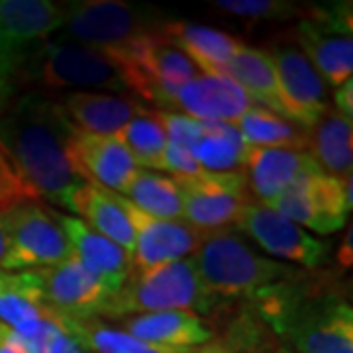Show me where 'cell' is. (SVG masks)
Segmentation results:
<instances>
[{
    "label": "cell",
    "mask_w": 353,
    "mask_h": 353,
    "mask_svg": "<svg viewBox=\"0 0 353 353\" xmlns=\"http://www.w3.org/2000/svg\"><path fill=\"white\" fill-rule=\"evenodd\" d=\"M77 128L61 102L24 92L0 110V145L38 201L67 206L73 190L87 183L71 161Z\"/></svg>",
    "instance_id": "1"
},
{
    "label": "cell",
    "mask_w": 353,
    "mask_h": 353,
    "mask_svg": "<svg viewBox=\"0 0 353 353\" xmlns=\"http://www.w3.org/2000/svg\"><path fill=\"white\" fill-rule=\"evenodd\" d=\"M192 259L202 285L222 303H252L301 273L292 265L252 250L232 228L210 232Z\"/></svg>",
    "instance_id": "2"
},
{
    "label": "cell",
    "mask_w": 353,
    "mask_h": 353,
    "mask_svg": "<svg viewBox=\"0 0 353 353\" xmlns=\"http://www.w3.org/2000/svg\"><path fill=\"white\" fill-rule=\"evenodd\" d=\"M163 24V16L150 6L122 0H79L67 2L63 28L73 41L102 51L120 69L145 39L161 32Z\"/></svg>",
    "instance_id": "3"
},
{
    "label": "cell",
    "mask_w": 353,
    "mask_h": 353,
    "mask_svg": "<svg viewBox=\"0 0 353 353\" xmlns=\"http://www.w3.org/2000/svg\"><path fill=\"white\" fill-rule=\"evenodd\" d=\"M222 304L202 285L192 257L165 265L161 269L136 275L104 303L99 318L124 320L132 314L163 312V310H192L199 314H214Z\"/></svg>",
    "instance_id": "4"
},
{
    "label": "cell",
    "mask_w": 353,
    "mask_h": 353,
    "mask_svg": "<svg viewBox=\"0 0 353 353\" xmlns=\"http://www.w3.org/2000/svg\"><path fill=\"white\" fill-rule=\"evenodd\" d=\"M0 216L8 238V250L0 271L53 267L73 255L59 212H53L41 202H20L0 212Z\"/></svg>",
    "instance_id": "5"
},
{
    "label": "cell",
    "mask_w": 353,
    "mask_h": 353,
    "mask_svg": "<svg viewBox=\"0 0 353 353\" xmlns=\"http://www.w3.org/2000/svg\"><path fill=\"white\" fill-rule=\"evenodd\" d=\"M352 2L308 4L306 16L292 30V41L330 87L352 81Z\"/></svg>",
    "instance_id": "6"
},
{
    "label": "cell",
    "mask_w": 353,
    "mask_h": 353,
    "mask_svg": "<svg viewBox=\"0 0 353 353\" xmlns=\"http://www.w3.org/2000/svg\"><path fill=\"white\" fill-rule=\"evenodd\" d=\"M28 61L30 69L26 73L34 71L39 83L50 88H102L114 92L128 90L118 65L110 57L73 39L43 41L26 59V63Z\"/></svg>",
    "instance_id": "7"
},
{
    "label": "cell",
    "mask_w": 353,
    "mask_h": 353,
    "mask_svg": "<svg viewBox=\"0 0 353 353\" xmlns=\"http://www.w3.org/2000/svg\"><path fill=\"white\" fill-rule=\"evenodd\" d=\"M120 73L128 90H134L139 101L173 108L179 90L199 75V69L157 32L120 65Z\"/></svg>",
    "instance_id": "8"
},
{
    "label": "cell",
    "mask_w": 353,
    "mask_h": 353,
    "mask_svg": "<svg viewBox=\"0 0 353 353\" xmlns=\"http://www.w3.org/2000/svg\"><path fill=\"white\" fill-rule=\"evenodd\" d=\"M183 196V220L202 232L234 226L241 210L253 202L243 171L210 173L190 179H173Z\"/></svg>",
    "instance_id": "9"
},
{
    "label": "cell",
    "mask_w": 353,
    "mask_h": 353,
    "mask_svg": "<svg viewBox=\"0 0 353 353\" xmlns=\"http://www.w3.org/2000/svg\"><path fill=\"white\" fill-rule=\"evenodd\" d=\"M238 230L257 241L269 255L299 263L306 271L324 267L332 253V243L314 238L277 210L257 202H250L241 210Z\"/></svg>",
    "instance_id": "10"
},
{
    "label": "cell",
    "mask_w": 353,
    "mask_h": 353,
    "mask_svg": "<svg viewBox=\"0 0 353 353\" xmlns=\"http://www.w3.org/2000/svg\"><path fill=\"white\" fill-rule=\"evenodd\" d=\"M269 208L320 236L340 232L352 212L345 204L343 183L320 169L294 181Z\"/></svg>",
    "instance_id": "11"
},
{
    "label": "cell",
    "mask_w": 353,
    "mask_h": 353,
    "mask_svg": "<svg viewBox=\"0 0 353 353\" xmlns=\"http://www.w3.org/2000/svg\"><path fill=\"white\" fill-rule=\"evenodd\" d=\"M67 2L53 0H0V59L18 71L55 32L63 30Z\"/></svg>",
    "instance_id": "12"
},
{
    "label": "cell",
    "mask_w": 353,
    "mask_h": 353,
    "mask_svg": "<svg viewBox=\"0 0 353 353\" xmlns=\"http://www.w3.org/2000/svg\"><path fill=\"white\" fill-rule=\"evenodd\" d=\"M267 53L275 67L285 116L306 130L312 128L332 108L328 85L299 48L277 46Z\"/></svg>",
    "instance_id": "13"
},
{
    "label": "cell",
    "mask_w": 353,
    "mask_h": 353,
    "mask_svg": "<svg viewBox=\"0 0 353 353\" xmlns=\"http://www.w3.org/2000/svg\"><path fill=\"white\" fill-rule=\"evenodd\" d=\"M128 216L136 232V245L132 253L136 275H148L165 265L192 257L210 234L190 226L185 220H159L143 214L130 201Z\"/></svg>",
    "instance_id": "14"
},
{
    "label": "cell",
    "mask_w": 353,
    "mask_h": 353,
    "mask_svg": "<svg viewBox=\"0 0 353 353\" xmlns=\"http://www.w3.org/2000/svg\"><path fill=\"white\" fill-rule=\"evenodd\" d=\"M34 271L48 308L59 320L99 318L104 303L112 296V290L94 277L75 255L63 263Z\"/></svg>",
    "instance_id": "15"
},
{
    "label": "cell",
    "mask_w": 353,
    "mask_h": 353,
    "mask_svg": "<svg viewBox=\"0 0 353 353\" xmlns=\"http://www.w3.org/2000/svg\"><path fill=\"white\" fill-rule=\"evenodd\" d=\"M71 161L87 183L122 196L139 169L118 136L83 132H77L71 141Z\"/></svg>",
    "instance_id": "16"
},
{
    "label": "cell",
    "mask_w": 353,
    "mask_h": 353,
    "mask_svg": "<svg viewBox=\"0 0 353 353\" xmlns=\"http://www.w3.org/2000/svg\"><path fill=\"white\" fill-rule=\"evenodd\" d=\"M320 169L306 152L285 148H248L243 176L253 202L271 206L301 176Z\"/></svg>",
    "instance_id": "17"
},
{
    "label": "cell",
    "mask_w": 353,
    "mask_h": 353,
    "mask_svg": "<svg viewBox=\"0 0 353 353\" xmlns=\"http://www.w3.org/2000/svg\"><path fill=\"white\" fill-rule=\"evenodd\" d=\"M252 106L250 97L230 77L199 73L179 90L173 108L196 122L236 124Z\"/></svg>",
    "instance_id": "18"
},
{
    "label": "cell",
    "mask_w": 353,
    "mask_h": 353,
    "mask_svg": "<svg viewBox=\"0 0 353 353\" xmlns=\"http://www.w3.org/2000/svg\"><path fill=\"white\" fill-rule=\"evenodd\" d=\"M59 218L71 243L73 255L94 277L101 279L114 294L134 273L132 253L114 243L112 240L104 238L81 218L67 214H59Z\"/></svg>",
    "instance_id": "19"
},
{
    "label": "cell",
    "mask_w": 353,
    "mask_h": 353,
    "mask_svg": "<svg viewBox=\"0 0 353 353\" xmlns=\"http://www.w3.org/2000/svg\"><path fill=\"white\" fill-rule=\"evenodd\" d=\"M61 106L77 132L92 136H118L134 118L152 110L138 97L85 90L67 94Z\"/></svg>",
    "instance_id": "20"
},
{
    "label": "cell",
    "mask_w": 353,
    "mask_h": 353,
    "mask_svg": "<svg viewBox=\"0 0 353 353\" xmlns=\"http://www.w3.org/2000/svg\"><path fill=\"white\" fill-rule=\"evenodd\" d=\"M161 34L183 51L196 69L204 71V75H226L232 57L243 46L240 38L222 30L183 20H165Z\"/></svg>",
    "instance_id": "21"
},
{
    "label": "cell",
    "mask_w": 353,
    "mask_h": 353,
    "mask_svg": "<svg viewBox=\"0 0 353 353\" xmlns=\"http://www.w3.org/2000/svg\"><path fill=\"white\" fill-rule=\"evenodd\" d=\"M65 208L83 216V222L104 238L134 253L136 232L128 216V201L122 194L110 192L92 183H83L73 190Z\"/></svg>",
    "instance_id": "22"
},
{
    "label": "cell",
    "mask_w": 353,
    "mask_h": 353,
    "mask_svg": "<svg viewBox=\"0 0 353 353\" xmlns=\"http://www.w3.org/2000/svg\"><path fill=\"white\" fill-rule=\"evenodd\" d=\"M120 324L124 332L138 340L173 350H190L212 340V330L192 310H163L128 316Z\"/></svg>",
    "instance_id": "23"
},
{
    "label": "cell",
    "mask_w": 353,
    "mask_h": 353,
    "mask_svg": "<svg viewBox=\"0 0 353 353\" xmlns=\"http://www.w3.org/2000/svg\"><path fill=\"white\" fill-rule=\"evenodd\" d=\"M353 118L338 112L334 106L314 126L308 128V150L322 173L343 183L353 176Z\"/></svg>",
    "instance_id": "24"
},
{
    "label": "cell",
    "mask_w": 353,
    "mask_h": 353,
    "mask_svg": "<svg viewBox=\"0 0 353 353\" xmlns=\"http://www.w3.org/2000/svg\"><path fill=\"white\" fill-rule=\"evenodd\" d=\"M55 316L48 308L36 271H0V324L24 332Z\"/></svg>",
    "instance_id": "25"
},
{
    "label": "cell",
    "mask_w": 353,
    "mask_h": 353,
    "mask_svg": "<svg viewBox=\"0 0 353 353\" xmlns=\"http://www.w3.org/2000/svg\"><path fill=\"white\" fill-rule=\"evenodd\" d=\"M226 77H230L250 97V101L259 102L267 110L285 116L279 99L275 67L267 51L243 43L228 65Z\"/></svg>",
    "instance_id": "26"
},
{
    "label": "cell",
    "mask_w": 353,
    "mask_h": 353,
    "mask_svg": "<svg viewBox=\"0 0 353 353\" xmlns=\"http://www.w3.org/2000/svg\"><path fill=\"white\" fill-rule=\"evenodd\" d=\"M245 148H285L306 152L308 130L285 116L267 110L263 106H252L236 122Z\"/></svg>",
    "instance_id": "27"
},
{
    "label": "cell",
    "mask_w": 353,
    "mask_h": 353,
    "mask_svg": "<svg viewBox=\"0 0 353 353\" xmlns=\"http://www.w3.org/2000/svg\"><path fill=\"white\" fill-rule=\"evenodd\" d=\"M245 152L248 148L236 124L201 122V134L192 148V155L204 171L210 173L241 171Z\"/></svg>",
    "instance_id": "28"
},
{
    "label": "cell",
    "mask_w": 353,
    "mask_h": 353,
    "mask_svg": "<svg viewBox=\"0 0 353 353\" xmlns=\"http://www.w3.org/2000/svg\"><path fill=\"white\" fill-rule=\"evenodd\" d=\"M63 330L87 345L94 353H185L187 350H173L163 345H153L128 334L122 328L106 326L101 318L85 320H61Z\"/></svg>",
    "instance_id": "29"
},
{
    "label": "cell",
    "mask_w": 353,
    "mask_h": 353,
    "mask_svg": "<svg viewBox=\"0 0 353 353\" xmlns=\"http://www.w3.org/2000/svg\"><path fill=\"white\" fill-rule=\"evenodd\" d=\"M124 199L143 214L159 220H183V196L171 176L138 169Z\"/></svg>",
    "instance_id": "30"
},
{
    "label": "cell",
    "mask_w": 353,
    "mask_h": 353,
    "mask_svg": "<svg viewBox=\"0 0 353 353\" xmlns=\"http://www.w3.org/2000/svg\"><path fill=\"white\" fill-rule=\"evenodd\" d=\"M118 138L126 145L139 169H157L165 171V150H167V134L159 120L157 110L141 114L128 124Z\"/></svg>",
    "instance_id": "31"
},
{
    "label": "cell",
    "mask_w": 353,
    "mask_h": 353,
    "mask_svg": "<svg viewBox=\"0 0 353 353\" xmlns=\"http://www.w3.org/2000/svg\"><path fill=\"white\" fill-rule=\"evenodd\" d=\"M218 12L238 16L255 22H287L301 20L308 12V4L289 0H216L212 2Z\"/></svg>",
    "instance_id": "32"
},
{
    "label": "cell",
    "mask_w": 353,
    "mask_h": 353,
    "mask_svg": "<svg viewBox=\"0 0 353 353\" xmlns=\"http://www.w3.org/2000/svg\"><path fill=\"white\" fill-rule=\"evenodd\" d=\"M28 201H38V199L26 187L24 181L16 173L12 161L8 159V155L0 145V212Z\"/></svg>",
    "instance_id": "33"
},
{
    "label": "cell",
    "mask_w": 353,
    "mask_h": 353,
    "mask_svg": "<svg viewBox=\"0 0 353 353\" xmlns=\"http://www.w3.org/2000/svg\"><path fill=\"white\" fill-rule=\"evenodd\" d=\"M157 114L167 134V143L192 152L201 134V122L192 120L187 114L167 112V110H157Z\"/></svg>",
    "instance_id": "34"
},
{
    "label": "cell",
    "mask_w": 353,
    "mask_h": 353,
    "mask_svg": "<svg viewBox=\"0 0 353 353\" xmlns=\"http://www.w3.org/2000/svg\"><path fill=\"white\" fill-rule=\"evenodd\" d=\"M16 83H18V71L4 59H0V110L12 101Z\"/></svg>",
    "instance_id": "35"
},
{
    "label": "cell",
    "mask_w": 353,
    "mask_h": 353,
    "mask_svg": "<svg viewBox=\"0 0 353 353\" xmlns=\"http://www.w3.org/2000/svg\"><path fill=\"white\" fill-rule=\"evenodd\" d=\"M334 101H336V110L341 112L347 118H353V83L347 81L345 85H341L340 88H336L334 92Z\"/></svg>",
    "instance_id": "36"
},
{
    "label": "cell",
    "mask_w": 353,
    "mask_h": 353,
    "mask_svg": "<svg viewBox=\"0 0 353 353\" xmlns=\"http://www.w3.org/2000/svg\"><path fill=\"white\" fill-rule=\"evenodd\" d=\"M338 265L341 269H352L353 265V226L347 224L345 230V236L340 243V250H338Z\"/></svg>",
    "instance_id": "37"
},
{
    "label": "cell",
    "mask_w": 353,
    "mask_h": 353,
    "mask_svg": "<svg viewBox=\"0 0 353 353\" xmlns=\"http://www.w3.org/2000/svg\"><path fill=\"white\" fill-rule=\"evenodd\" d=\"M50 353H94V352H90L87 345H83V343L77 340V338H73V336L63 334V336H59L57 341L53 343V347H51Z\"/></svg>",
    "instance_id": "38"
},
{
    "label": "cell",
    "mask_w": 353,
    "mask_h": 353,
    "mask_svg": "<svg viewBox=\"0 0 353 353\" xmlns=\"http://www.w3.org/2000/svg\"><path fill=\"white\" fill-rule=\"evenodd\" d=\"M0 353H24L10 338V328L0 324Z\"/></svg>",
    "instance_id": "39"
},
{
    "label": "cell",
    "mask_w": 353,
    "mask_h": 353,
    "mask_svg": "<svg viewBox=\"0 0 353 353\" xmlns=\"http://www.w3.org/2000/svg\"><path fill=\"white\" fill-rule=\"evenodd\" d=\"M185 353H234L232 350H228L226 345L222 341H208L204 345H199V347H190Z\"/></svg>",
    "instance_id": "40"
},
{
    "label": "cell",
    "mask_w": 353,
    "mask_h": 353,
    "mask_svg": "<svg viewBox=\"0 0 353 353\" xmlns=\"http://www.w3.org/2000/svg\"><path fill=\"white\" fill-rule=\"evenodd\" d=\"M6 250H8V238H6V230L2 224V216H0V263L6 255Z\"/></svg>",
    "instance_id": "41"
}]
</instances>
